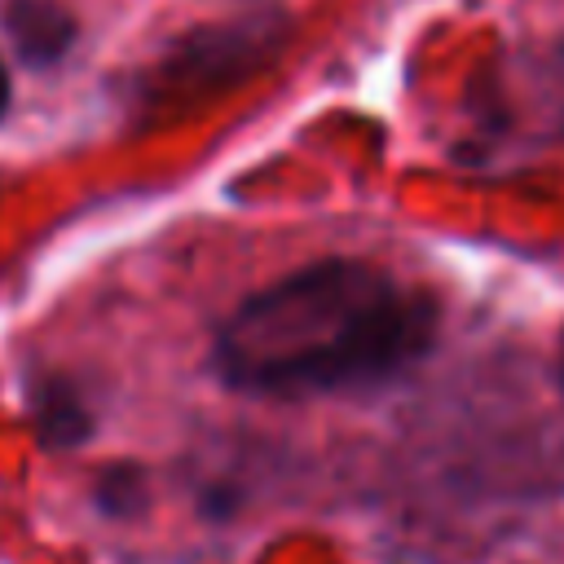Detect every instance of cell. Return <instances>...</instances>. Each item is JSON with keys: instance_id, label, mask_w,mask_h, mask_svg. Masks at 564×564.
Returning a JSON list of instances; mask_svg holds the SVG:
<instances>
[{"instance_id": "1", "label": "cell", "mask_w": 564, "mask_h": 564, "mask_svg": "<svg viewBox=\"0 0 564 564\" xmlns=\"http://www.w3.org/2000/svg\"><path fill=\"white\" fill-rule=\"evenodd\" d=\"M441 308L370 260H317L242 300L216 335L225 388L273 401L366 392L401 379L436 344Z\"/></svg>"}, {"instance_id": "2", "label": "cell", "mask_w": 564, "mask_h": 564, "mask_svg": "<svg viewBox=\"0 0 564 564\" xmlns=\"http://www.w3.org/2000/svg\"><path fill=\"white\" fill-rule=\"evenodd\" d=\"M282 44H286L282 13H251V18H234V22L185 31L176 44L163 48V57H154L150 70L137 75L132 97H137L145 119L176 115V110L194 106L207 93L242 84Z\"/></svg>"}, {"instance_id": "3", "label": "cell", "mask_w": 564, "mask_h": 564, "mask_svg": "<svg viewBox=\"0 0 564 564\" xmlns=\"http://www.w3.org/2000/svg\"><path fill=\"white\" fill-rule=\"evenodd\" d=\"M26 405H31V423H35V436L44 449H75L97 427L84 388L62 370L31 375L26 379Z\"/></svg>"}, {"instance_id": "4", "label": "cell", "mask_w": 564, "mask_h": 564, "mask_svg": "<svg viewBox=\"0 0 564 564\" xmlns=\"http://www.w3.org/2000/svg\"><path fill=\"white\" fill-rule=\"evenodd\" d=\"M0 26L18 53L22 66H53L66 57V48L75 44V18L62 0H4L0 9Z\"/></svg>"}, {"instance_id": "5", "label": "cell", "mask_w": 564, "mask_h": 564, "mask_svg": "<svg viewBox=\"0 0 564 564\" xmlns=\"http://www.w3.org/2000/svg\"><path fill=\"white\" fill-rule=\"evenodd\" d=\"M145 502H150V485H145V471L132 463H110L93 480V507L110 520H132L145 511Z\"/></svg>"}, {"instance_id": "6", "label": "cell", "mask_w": 564, "mask_h": 564, "mask_svg": "<svg viewBox=\"0 0 564 564\" xmlns=\"http://www.w3.org/2000/svg\"><path fill=\"white\" fill-rule=\"evenodd\" d=\"M9 101H13V88H9V70H4V62H0V119L9 115Z\"/></svg>"}, {"instance_id": "7", "label": "cell", "mask_w": 564, "mask_h": 564, "mask_svg": "<svg viewBox=\"0 0 564 564\" xmlns=\"http://www.w3.org/2000/svg\"><path fill=\"white\" fill-rule=\"evenodd\" d=\"M555 379H560V392H564V330H560V357H555Z\"/></svg>"}, {"instance_id": "8", "label": "cell", "mask_w": 564, "mask_h": 564, "mask_svg": "<svg viewBox=\"0 0 564 564\" xmlns=\"http://www.w3.org/2000/svg\"><path fill=\"white\" fill-rule=\"evenodd\" d=\"M560 53H564V48H560Z\"/></svg>"}]
</instances>
